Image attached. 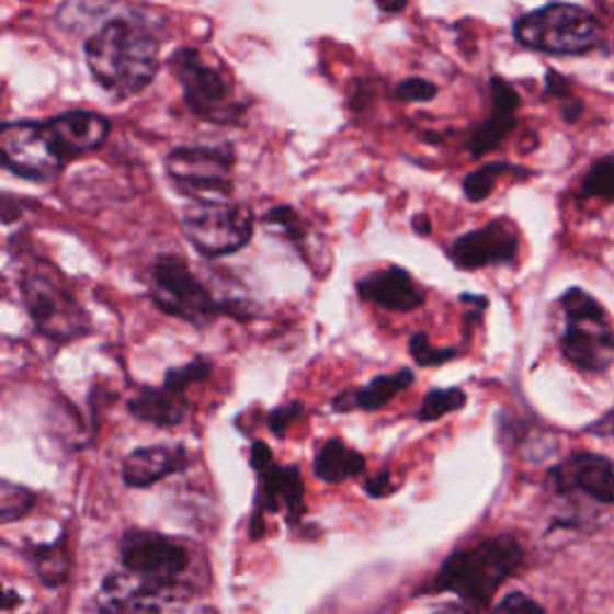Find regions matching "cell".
Segmentation results:
<instances>
[{"label":"cell","instance_id":"cell-28","mask_svg":"<svg viewBox=\"0 0 614 614\" xmlns=\"http://www.w3.org/2000/svg\"><path fill=\"white\" fill-rule=\"evenodd\" d=\"M437 84L422 77H408L401 84H396V99L408 101V104H420V101H432L437 96Z\"/></svg>","mask_w":614,"mask_h":614},{"label":"cell","instance_id":"cell-22","mask_svg":"<svg viewBox=\"0 0 614 614\" xmlns=\"http://www.w3.org/2000/svg\"><path fill=\"white\" fill-rule=\"evenodd\" d=\"M507 173H523L526 175L528 171L526 169H519V166L514 163H509V161H492V163H485L480 166V169H476L473 173H468L464 178V192H466V197L470 202H482V200H488L492 192H494V185L497 181L502 175Z\"/></svg>","mask_w":614,"mask_h":614},{"label":"cell","instance_id":"cell-8","mask_svg":"<svg viewBox=\"0 0 614 614\" xmlns=\"http://www.w3.org/2000/svg\"><path fill=\"white\" fill-rule=\"evenodd\" d=\"M171 70L183 87L190 111L202 121L230 123L238 118L240 106L234 104V92L226 75L204 60L197 48H181L171 56Z\"/></svg>","mask_w":614,"mask_h":614},{"label":"cell","instance_id":"cell-12","mask_svg":"<svg viewBox=\"0 0 614 614\" xmlns=\"http://www.w3.org/2000/svg\"><path fill=\"white\" fill-rule=\"evenodd\" d=\"M260 478L258 497H254V511L250 519V537L258 541L264 533L262 514H278L284 511L291 521H296L303 511L305 485L296 466H276L274 461L264 468L254 470Z\"/></svg>","mask_w":614,"mask_h":614},{"label":"cell","instance_id":"cell-13","mask_svg":"<svg viewBox=\"0 0 614 614\" xmlns=\"http://www.w3.org/2000/svg\"><path fill=\"white\" fill-rule=\"evenodd\" d=\"M519 252V234L509 221H490L482 228L468 230L454 240L450 258L458 269H482L492 264L514 262Z\"/></svg>","mask_w":614,"mask_h":614},{"label":"cell","instance_id":"cell-18","mask_svg":"<svg viewBox=\"0 0 614 614\" xmlns=\"http://www.w3.org/2000/svg\"><path fill=\"white\" fill-rule=\"evenodd\" d=\"M490 94H492L490 118L480 123L468 139V151L473 157H482V154H490L492 149H497L516 125L519 94L514 92V87L504 82L502 77H492Z\"/></svg>","mask_w":614,"mask_h":614},{"label":"cell","instance_id":"cell-17","mask_svg":"<svg viewBox=\"0 0 614 614\" xmlns=\"http://www.w3.org/2000/svg\"><path fill=\"white\" fill-rule=\"evenodd\" d=\"M190 466V456L183 446H143L125 456L123 482L127 488L143 490L161 482L163 478L181 473Z\"/></svg>","mask_w":614,"mask_h":614},{"label":"cell","instance_id":"cell-15","mask_svg":"<svg viewBox=\"0 0 614 614\" xmlns=\"http://www.w3.org/2000/svg\"><path fill=\"white\" fill-rule=\"evenodd\" d=\"M50 137L56 139L62 157L72 161L82 154L104 147L111 135V121L94 111H66L46 121Z\"/></svg>","mask_w":614,"mask_h":614},{"label":"cell","instance_id":"cell-4","mask_svg":"<svg viewBox=\"0 0 614 614\" xmlns=\"http://www.w3.org/2000/svg\"><path fill=\"white\" fill-rule=\"evenodd\" d=\"M514 36L523 46L543 54L576 56L603 46L605 30L593 12L569 3H553L523 15L516 22Z\"/></svg>","mask_w":614,"mask_h":614},{"label":"cell","instance_id":"cell-27","mask_svg":"<svg viewBox=\"0 0 614 614\" xmlns=\"http://www.w3.org/2000/svg\"><path fill=\"white\" fill-rule=\"evenodd\" d=\"M408 351H411L413 361L420 367H437V365L454 361V357L458 355V349H454V345L452 349H434L425 331H416L411 341H408Z\"/></svg>","mask_w":614,"mask_h":614},{"label":"cell","instance_id":"cell-9","mask_svg":"<svg viewBox=\"0 0 614 614\" xmlns=\"http://www.w3.org/2000/svg\"><path fill=\"white\" fill-rule=\"evenodd\" d=\"M22 300L34 327L48 339L62 343L89 331L80 303L70 296L68 288L58 286V281L42 272L22 276Z\"/></svg>","mask_w":614,"mask_h":614},{"label":"cell","instance_id":"cell-2","mask_svg":"<svg viewBox=\"0 0 614 614\" xmlns=\"http://www.w3.org/2000/svg\"><path fill=\"white\" fill-rule=\"evenodd\" d=\"M523 565L526 555L516 537H485L470 547L454 549L434 576V588L442 593H454L470 605L488 607L499 588L519 573Z\"/></svg>","mask_w":614,"mask_h":614},{"label":"cell","instance_id":"cell-31","mask_svg":"<svg viewBox=\"0 0 614 614\" xmlns=\"http://www.w3.org/2000/svg\"><path fill=\"white\" fill-rule=\"evenodd\" d=\"M365 492L375 499H384L396 492V482L391 480L389 473H377L373 480L365 482Z\"/></svg>","mask_w":614,"mask_h":614},{"label":"cell","instance_id":"cell-5","mask_svg":"<svg viewBox=\"0 0 614 614\" xmlns=\"http://www.w3.org/2000/svg\"><path fill=\"white\" fill-rule=\"evenodd\" d=\"M151 300L161 312L200 329L209 327L224 315H236L234 305L216 300L214 293L175 254H161L154 262Z\"/></svg>","mask_w":614,"mask_h":614},{"label":"cell","instance_id":"cell-7","mask_svg":"<svg viewBox=\"0 0 614 614\" xmlns=\"http://www.w3.org/2000/svg\"><path fill=\"white\" fill-rule=\"evenodd\" d=\"M234 147H178L166 157V173L192 202H230L234 195Z\"/></svg>","mask_w":614,"mask_h":614},{"label":"cell","instance_id":"cell-14","mask_svg":"<svg viewBox=\"0 0 614 614\" xmlns=\"http://www.w3.org/2000/svg\"><path fill=\"white\" fill-rule=\"evenodd\" d=\"M549 478L561 494L579 492L600 504H614V468L605 456L573 454L549 470Z\"/></svg>","mask_w":614,"mask_h":614},{"label":"cell","instance_id":"cell-16","mask_svg":"<svg viewBox=\"0 0 614 614\" xmlns=\"http://www.w3.org/2000/svg\"><path fill=\"white\" fill-rule=\"evenodd\" d=\"M357 296L391 312H413L425 303V293L403 266L375 269L357 281Z\"/></svg>","mask_w":614,"mask_h":614},{"label":"cell","instance_id":"cell-10","mask_svg":"<svg viewBox=\"0 0 614 614\" xmlns=\"http://www.w3.org/2000/svg\"><path fill=\"white\" fill-rule=\"evenodd\" d=\"M0 159L8 171L30 181H50L68 166V159L48 133L46 121L5 123L0 130Z\"/></svg>","mask_w":614,"mask_h":614},{"label":"cell","instance_id":"cell-24","mask_svg":"<svg viewBox=\"0 0 614 614\" xmlns=\"http://www.w3.org/2000/svg\"><path fill=\"white\" fill-rule=\"evenodd\" d=\"M581 197H603L614 200V154L600 157L585 171L581 183Z\"/></svg>","mask_w":614,"mask_h":614},{"label":"cell","instance_id":"cell-30","mask_svg":"<svg viewBox=\"0 0 614 614\" xmlns=\"http://www.w3.org/2000/svg\"><path fill=\"white\" fill-rule=\"evenodd\" d=\"M497 610L502 612H543V605H537L533 598L523 593H509L502 603L497 605Z\"/></svg>","mask_w":614,"mask_h":614},{"label":"cell","instance_id":"cell-23","mask_svg":"<svg viewBox=\"0 0 614 614\" xmlns=\"http://www.w3.org/2000/svg\"><path fill=\"white\" fill-rule=\"evenodd\" d=\"M466 401H468V396L461 387L434 389L425 396V399H422V406L418 411V420L420 422H434V420H440L442 416L461 411V408L466 406Z\"/></svg>","mask_w":614,"mask_h":614},{"label":"cell","instance_id":"cell-21","mask_svg":"<svg viewBox=\"0 0 614 614\" xmlns=\"http://www.w3.org/2000/svg\"><path fill=\"white\" fill-rule=\"evenodd\" d=\"M30 561L38 576V581L48 588H56L68 581L70 573V555L62 543L50 545H36L30 549Z\"/></svg>","mask_w":614,"mask_h":614},{"label":"cell","instance_id":"cell-32","mask_svg":"<svg viewBox=\"0 0 614 614\" xmlns=\"http://www.w3.org/2000/svg\"><path fill=\"white\" fill-rule=\"evenodd\" d=\"M547 94L557 99H571L569 82L557 72H547Z\"/></svg>","mask_w":614,"mask_h":614},{"label":"cell","instance_id":"cell-11","mask_svg":"<svg viewBox=\"0 0 614 614\" xmlns=\"http://www.w3.org/2000/svg\"><path fill=\"white\" fill-rule=\"evenodd\" d=\"M212 373V363L204 357L185 363L183 367L169 369L163 377L161 387H139L130 401H127V411L137 420L149 422L157 428H175L187 418L190 403L185 391L190 384L204 382Z\"/></svg>","mask_w":614,"mask_h":614},{"label":"cell","instance_id":"cell-1","mask_svg":"<svg viewBox=\"0 0 614 614\" xmlns=\"http://www.w3.org/2000/svg\"><path fill=\"white\" fill-rule=\"evenodd\" d=\"M87 66L113 99H130L151 84L159 70V44L145 27L113 20L84 46Z\"/></svg>","mask_w":614,"mask_h":614},{"label":"cell","instance_id":"cell-29","mask_svg":"<svg viewBox=\"0 0 614 614\" xmlns=\"http://www.w3.org/2000/svg\"><path fill=\"white\" fill-rule=\"evenodd\" d=\"M303 416H305V406L300 401H291L274 408L266 418V425L272 430L274 437H284L286 430L293 425V422H298Z\"/></svg>","mask_w":614,"mask_h":614},{"label":"cell","instance_id":"cell-3","mask_svg":"<svg viewBox=\"0 0 614 614\" xmlns=\"http://www.w3.org/2000/svg\"><path fill=\"white\" fill-rule=\"evenodd\" d=\"M561 312L559 349L567 361L588 375H600L614 363V331L591 293L569 288L557 303Z\"/></svg>","mask_w":614,"mask_h":614},{"label":"cell","instance_id":"cell-33","mask_svg":"<svg viewBox=\"0 0 614 614\" xmlns=\"http://www.w3.org/2000/svg\"><path fill=\"white\" fill-rule=\"evenodd\" d=\"M413 228H416V234L420 236H428L430 234V219L425 214H418L416 219H413Z\"/></svg>","mask_w":614,"mask_h":614},{"label":"cell","instance_id":"cell-25","mask_svg":"<svg viewBox=\"0 0 614 614\" xmlns=\"http://www.w3.org/2000/svg\"><path fill=\"white\" fill-rule=\"evenodd\" d=\"M36 504L34 492H30L22 485H15L10 480H3L0 485V521L12 523L22 519L24 514H30Z\"/></svg>","mask_w":614,"mask_h":614},{"label":"cell","instance_id":"cell-19","mask_svg":"<svg viewBox=\"0 0 614 614\" xmlns=\"http://www.w3.org/2000/svg\"><path fill=\"white\" fill-rule=\"evenodd\" d=\"M416 382L413 369H399L394 375H379L365 387L357 389H345L339 396H334V411L349 413V411H379V408L387 406L391 399H396L403 389L411 387Z\"/></svg>","mask_w":614,"mask_h":614},{"label":"cell","instance_id":"cell-6","mask_svg":"<svg viewBox=\"0 0 614 614\" xmlns=\"http://www.w3.org/2000/svg\"><path fill=\"white\" fill-rule=\"evenodd\" d=\"M254 214L236 202H192L183 214V230L202 258H226L252 240Z\"/></svg>","mask_w":614,"mask_h":614},{"label":"cell","instance_id":"cell-26","mask_svg":"<svg viewBox=\"0 0 614 614\" xmlns=\"http://www.w3.org/2000/svg\"><path fill=\"white\" fill-rule=\"evenodd\" d=\"M262 221L269 228H274V234L288 238L296 248H303V240L307 238V228L300 219V214L293 207H288V204H278V207H274L272 212H266Z\"/></svg>","mask_w":614,"mask_h":614},{"label":"cell","instance_id":"cell-34","mask_svg":"<svg viewBox=\"0 0 614 614\" xmlns=\"http://www.w3.org/2000/svg\"><path fill=\"white\" fill-rule=\"evenodd\" d=\"M408 0H379V8L387 10V12H399L406 8Z\"/></svg>","mask_w":614,"mask_h":614},{"label":"cell","instance_id":"cell-20","mask_svg":"<svg viewBox=\"0 0 614 614\" xmlns=\"http://www.w3.org/2000/svg\"><path fill=\"white\" fill-rule=\"evenodd\" d=\"M312 473L322 482H343L349 478H357L365 473V456L361 452L351 450L341 440H327L315 456Z\"/></svg>","mask_w":614,"mask_h":614}]
</instances>
